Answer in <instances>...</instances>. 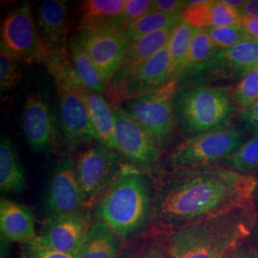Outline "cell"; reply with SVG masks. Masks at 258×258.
I'll return each instance as SVG.
<instances>
[{
    "mask_svg": "<svg viewBox=\"0 0 258 258\" xmlns=\"http://www.w3.org/2000/svg\"><path fill=\"white\" fill-rule=\"evenodd\" d=\"M257 185L256 176L220 165L169 169L157 181L150 218L171 233L249 203Z\"/></svg>",
    "mask_w": 258,
    "mask_h": 258,
    "instance_id": "obj_1",
    "label": "cell"
},
{
    "mask_svg": "<svg viewBox=\"0 0 258 258\" xmlns=\"http://www.w3.org/2000/svg\"><path fill=\"white\" fill-rule=\"evenodd\" d=\"M254 200L170 233L173 258H225L256 231Z\"/></svg>",
    "mask_w": 258,
    "mask_h": 258,
    "instance_id": "obj_2",
    "label": "cell"
},
{
    "mask_svg": "<svg viewBox=\"0 0 258 258\" xmlns=\"http://www.w3.org/2000/svg\"><path fill=\"white\" fill-rule=\"evenodd\" d=\"M152 197L141 170L126 166L98 200L96 219L125 239L146 227L151 217Z\"/></svg>",
    "mask_w": 258,
    "mask_h": 258,
    "instance_id": "obj_3",
    "label": "cell"
},
{
    "mask_svg": "<svg viewBox=\"0 0 258 258\" xmlns=\"http://www.w3.org/2000/svg\"><path fill=\"white\" fill-rule=\"evenodd\" d=\"M230 86L184 84L174 97L176 126L185 139L232 124L238 111Z\"/></svg>",
    "mask_w": 258,
    "mask_h": 258,
    "instance_id": "obj_4",
    "label": "cell"
},
{
    "mask_svg": "<svg viewBox=\"0 0 258 258\" xmlns=\"http://www.w3.org/2000/svg\"><path fill=\"white\" fill-rule=\"evenodd\" d=\"M246 142L245 130L233 124L214 129L184 142L166 158L169 169L220 165Z\"/></svg>",
    "mask_w": 258,
    "mask_h": 258,
    "instance_id": "obj_5",
    "label": "cell"
},
{
    "mask_svg": "<svg viewBox=\"0 0 258 258\" xmlns=\"http://www.w3.org/2000/svg\"><path fill=\"white\" fill-rule=\"evenodd\" d=\"M178 81L171 80L161 88L139 95L124 102L129 116L156 140L160 147L166 144L176 126L174 97Z\"/></svg>",
    "mask_w": 258,
    "mask_h": 258,
    "instance_id": "obj_6",
    "label": "cell"
},
{
    "mask_svg": "<svg viewBox=\"0 0 258 258\" xmlns=\"http://www.w3.org/2000/svg\"><path fill=\"white\" fill-rule=\"evenodd\" d=\"M1 49L26 64H45L49 52L33 17L30 2L11 11L1 24Z\"/></svg>",
    "mask_w": 258,
    "mask_h": 258,
    "instance_id": "obj_7",
    "label": "cell"
},
{
    "mask_svg": "<svg viewBox=\"0 0 258 258\" xmlns=\"http://www.w3.org/2000/svg\"><path fill=\"white\" fill-rule=\"evenodd\" d=\"M257 66L258 41L249 38L231 48L218 50L208 63L181 80L178 86L217 81L239 83Z\"/></svg>",
    "mask_w": 258,
    "mask_h": 258,
    "instance_id": "obj_8",
    "label": "cell"
},
{
    "mask_svg": "<svg viewBox=\"0 0 258 258\" xmlns=\"http://www.w3.org/2000/svg\"><path fill=\"white\" fill-rule=\"evenodd\" d=\"M121 155L102 145L88 148L76 164L79 182L83 189L86 209L96 205L102 194L120 176L125 166Z\"/></svg>",
    "mask_w": 258,
    "mask_h": 258,
    "instance_id": "obj_9",
    "label": "cell"
},
{
    "mask_svg": "<svg viewBox=\"0 0 258 258\" xmlns=\"http://www.w3.org/2000/svg\"><path fill=\"white\" fill-rule=\"evenodd\" d=\"M117 150L139 170L152 169L161 158L160 145L122 106H113Z\"/></svg>",
    "mask_w": 258,
    "mask_h": 258,
    "instance_id": "obj_10",
    "label": "cell"
},
{
    "mask_svg": "<svg viewBox=\"0 0 258 258\" xmlns=\"http://www.w3.org/2000/svg\"><path fill=\"white\" fill-rule=\"evenodd\" d=\"M74 37L108 85L131 44L125 32L118 28L81 29Z\"/></svg>",
    "mask_w": 258,
    "mask_h": 258,
    "instance_id": "obj_11",
    "label": "cell"
},
{
    "mask_svg": "<svg viewBox=\"0 0 258 258\" xmlns=\"http://www.w3.org/2000/svg\"><path fill=\"white\" fill-rule=\"evenodd\" d=\"M88 210L77 213L49 215L37 238L50 249L77 258L91 227Z\"/></svg>",
    "mask_w": 258,
    "mask_h": 258,
    "instance_id": "obj_12",
    "label": "cell"
},
{
    "mask_svg": "<svg viewBox=\"0 0 258 258\" xmlns=\"http://www.w3.org/2000/svg\"><path fill=\"white\" fill-rule=\"evenodd\" d=\"M58 98L61 127L65 138L72 146L98 141V135L80 86L65 82H55Z\"/></svg>",
    "mask_w": 258,
    "mask_h": 258,
    "instance_id": "obj_13",
    "label": "cell"
},
{
    "mask_svg": "<svg viewBox=\"0 0 258 258\" xmlns=\"http://www.w3.org/2000/svg\"><path fill=\"white\" fill-rule=\"evenodd\" d=\"M45 207L49 215L77 213L87 210L76 164L63 160L54 167L47 184Z\"/></svg>",
    "mask_w": 258,
    "mask_h": 258,
    "instance_id": "obj_14",
    "label": "cell"
},
{
    "mask_svg": "<svg viewBox=\"0 0 258 258\" xmlns=\"http://www.w3.org/2000/svg\"><path fill=\"white\" fill-rule=\"evenodd\" d=\"M22 129L28 145L37 152H45L55 146V118L42 93H30L22 111Z\"/></svg>",
    "mask_w": 258,
    "mask_h": 258,
    "instance_id": "obj_15",
    "label": "cell"
},
{
    "mask_svg": "<svg viewBox=\"0 0 258 258\" xmlns=\"http://www.w3.org/2000/svg\"><path fill=\"white\" fill-rule=\"evenodd\" d=\"M171 80V58L167 47H165L142 65L111 99L112 106H121L129 99L161 88Z\"/></svg>",
    "mask_w": 258,
    "mask_h": 258,
    "instance_id": "obj_16",
    "label": "cell"
},
{
    "mask_svg": "<svg viewBox=\"0 0 258 258\" xmlns=\"http://www.w3.org/2000/svg\"><path fill=\"white\" fill-rule=\"evenodd\" d=\"M175 27L167 28L148 37H143L135 42H131L118 71L107 85L105 93L110 100L138 71L142 65L167 46L168 40Z\"/></svg>",
    "mask_w": 258,
    "mask_h": 258,
    "instance_id": "obj_17",
    "label": "cell"
},
{
    "mask_svg": "<svg viewBox=\"0 0 258 258\" xmlns=\"http://www.w3.org/2000/svg\"><path fill=\"white\" fill-rule=\"evenodd\" d=\"M37 28L50 56L68 54L69 8L66 1L47 0L41 3L37 11Z\"/></svg>",
    "mask_w": 258,
    "mask_h": 258,
    "instance_id": "obj_18",
    "label": "cell"
},
{
    "mask_svg": "<svg viewBox=\"0 0 258 258\" xmlns=\"http://www.w3.org/2000/svg\"><path fill=\"white\" fill-rule=\"evenodd\" d=\"M184 19L195 28L212 29L239 25L242 14L231 9L222 0H188Z\"/></svg>",
    "mask_w": 258,
    "mask_h": 258,
    "instance_id": "obj_19",
    "label": "cell"
},
{
    "mask_svg": "<svg viewBox=\"0 0 258 258\" xmlns=\"http://www.w3.org/2000/svg\"><path fill=\"white\" fill-rule=\"evenodd\" d=\"M0 231L5 239L23 245L37 236L32 211L24 205L5 198L0 201Z\"/></svg>",
    "mask_w": 258,
    "mask_h": 258,
    "instance_id": "obj_20",
    "label": "cell"
},
{
    "mask_svg": "<svg viewBox=\"0 0 258 258\" xmlns=\"http://www.w3.org/2000/svg\"><path fill=\"white\" fill-rule=\"evenodd\" d=\"M89 111L93 126L98 135L100 145L111 150H117L115 139V117L113 106L102 95L88 90L84 85L80 87Z\"/></svg>",
    "mask_w": 258,
    "mask_h": 258,
    "instance_id": "obj_21",
    "label": "cell"
},
{
    "mask_svg": "<svg viewBox=\"0 0 258 258\" xmlns=\"http://www.w3.org/2000/svg\"><path fill=\"white\" fill-rule=\"evenodd\" d=\"M125 0H87L82 2L81 29L120 28ZM121 30V29H120Z\"/></svg>",
    "mask_w": 258,
    "mask_h": 258,
    "instance_id": "obj_22",
    "label": "cell"
},
{
    "mask_svg": "<svg viewBox=\"0 0 258 258\" xmlns=\"http://www.w3.org/2000/svg\"><path fill=\"white\" fill-rule=\"evenodd\" d=\"M120 239L110 227L96 219L77 258H117Z\"/></svg>",
    "mask_w": 258,
    "mask_h": 258,
    "instance_id": "obj_23",
    "label": "cell"
},
{
    "mask_svg": "<svg viewBox=\"0 0 258 258\" xmlns=\"http://www.w3.org/2000/svg\"><path fill=\"white\" fill-rule=\"evenodd\" d=\"M25 186V173L11 139L3 135L0 141V189L19 192Z\"/></svg>",
    "mask_w": 258,
    "mask_h": 258,
    "instance_id": "obj_24",
    "label": "cell"
},
{
    "mask_svg": "<svg viewBox=\"0 0 258 258\" xmlns=\"http://www.w3.org/2000/svg\"><path fill=\"white\" fill-rule=\"evenodd\" d=\"M68 53L75 71L83 85L88 90L100 95L106 92L107 84L104 82L100 71L75 37L68 41Z\"/></svg>",
    "mask_w": 258,
    "mask_h": 258,
    "instance_id": "obj_25",
    "label": "cell"
},
{
    "mask_svg": "<svg viewBox=\"0 0 258 258\" xmlns=\"http://www.w3.org/2000/svg\"><path fill=\"white\" fill-rule=\"evenodd\" d=\"M184 20V13L163 14L149 12L144 17L130 23L125 29V35L130 42H135L143 37L155 34L167 28L175 27Z\"/></svg>",
    "mask_w": 258,
    "mask_h": 258,
    "instance_id": "obj_26",
    "label": "cell"
},
{
    "mask_svg": "<svg viewBox=\"0 0 258 258\" xmlns=\"http://www.w3.org/2000/svg\"><path fill=\"white\" fill-rule=\"evenodd\" d=\"M218 49L213 43L207 29L196 28L184 68L178 79V83L194 71L208 63Z\"/></svg>",
    "mask_w": 258,
    "mask_h": 258,
    "instance_id": "obj_27",
    "label": "cell"
},
{
    "mask_svg": "<svg viewBox=\"0 0 258 258\" xmlns=\"http://www.w3.org/2000/svg\"><path fill=\"white\" fill-rule=\"evenodd\" d=\"M196 28L183 20L173 30L167 43L172 65V79H179L184 68Z\"/></svg>",
    "mask_w": 258,
    "mask_h": 258,
    "instance_id": "obj_28",
    "label": "cell"
},
{
    "mask_svg": "<svg viewBox=\"0 0 258 258\" xmlns=\"http://www.w3.org/2000/svg\"><path fill=\"white\" fill-rule=\"evenodd\" d=\"M220 166L244 174L254 175L258 171V133L247 140L231 156L221 163Z\"/></svg>",
    "mask_w": 258,
    "mask_h": 258,
    "instance_id": "obj_29",
    "label": "cell"
},
{
    "mask_svg": "<svg viewBox=\"0 0 258 258\" xmlns=\"http://www.w3.org/2000/svg\"><path fill=\"white\" fill-rule=\"evenodd\" d=\"M232 101L238 114L258 101V70H254L232 89Z\"/></svg>",
    "mask_w": 258,
    "mask_h": 258,
    "instance_id": "obj_30",
    "label": "cell"
},
{
    "mask_svg": "<svg viewBox=\"0 0 258 258\" xmlns=\"http://www.w3.org/2000/svg\"><path fill=\"white\" fill-rule=\"evenodd\" d=\"M17 57L0 49V91L8 92L15 88L22 79L21 64Z\"/></svg>",
    "mask_w": 258,
    "mask_h": 258,
    "instance_id": "obj_31",
    "label": "cell"
},
{
    "mask_svg": "<svg viewBox=\"0 0 258 258\" xmlns=\"http://www.w3.org/2000/svg\"><path fill=\"white\" fill-rule=\"evenodd\" d=\"M207 30L213 43L218 50L231 48L249 38L241 24L229 27L212 28Z\"/></svg>",
    "mask_w": 258,
    "mask_h": 258,
    "instance_id": "obj_32",
    "label": "cell"
},
{
    "mask_svg": "<svg viewBox=\"0 0 258 258\" xmlns=\"http://www.w3.org/2000/svg\"><path fill=\"white\" fill-rule=\"evenodd\" d=\"M153 5L151 0H125L120 19V28L125 31L130 23L148 14Z\"/></svg>",
    "mask_w": 258,
    "mask_h": 258,
    "instance_id": "obj_33",
    "label": "cell"
},
{
    "mask_svg": "<svg viewBox=\"0 0 258 258\" xmlns=\"http://www.w3.org/2000/svg\"><path fill=\"white\" fill-rule=\"evenodd\" d=\"M21 258H75L69 254L50 249L41 244L37 237L23 245Z\"/></svg>",
    "mask_w": 258,
    "mask_h": 258,
    "instance_id": "obj_34",
    "label": "cell"
},
{
    "mask_svg": "<svg viewBox=\"0 0 258 258\" xmlns=\"http://www.w3.org/2000/svg\"><path fill=\"white\" fill-rule=\"evenodd\" d=\"M237 117L244 130L253 134L258 133V101L246 110L240 112Z\"/></svg>",
    "mask_w": 258,
    "mask_h": 258,
    "instance_id": "obj_35",
    "label": "cell"
},
{
    "mask_svg": "<svg viewBox=\"0 0 258 258\" xmlns=\"http://www.w3.org/2000/svg\"><path fill=\"white\" fill-rule=\"evenodd\" d=\"M188 7V0H155L150 12H158L163 14H176L184 12Z\"/></svg>",
    "mask_w": 258,
    "mask_h": 258,
    "instance_id": "obj_36",
    "label": "cell"
},
{
    "mask_svg": "<svg viewBox=\"0 0 258 258\" xmlns=\"http://www.w3.org/2000/svg\"><path fill=\"white\" fill-rule=\"evenodd\" d=\"M257 250V242L256 239L249 238L244 243H242L237 248L233 249L225 258H255Z\"/></svg>",
    "mask_w": 258,
    "mask_h": 258,
    "instance_id": "obj_37",
    "label": "cell"
},
{
    "mask_svg": "<svg viewBox=\"0 0 258 258\" xmlns=\"http://www.w3.org/2000/svg\"><path fill=\"white\" fill-rule=\"evenodd\" d=\"M141 258H173L168 247L160 243H150L143 249Z\"/></svg>",
    "mask_w": 258,
    "mask_h": 258,
    "instance_id": "obj_38",
    "label": "cell"
},
{
    "mask_svg": "<svg viewBox=\"0 0 258 258\" xmlns=\"http://www.w3.org/2000/svg\"><path fill=\"white\" fill-rule=\"evenodd\" d=\"M241 25L246 31L249 38L258 41V19L243 16Z\"/></svg>",
    "mask_w": 258,
    "mask_h": 258,
    "instance_id": "obj_39",
    "label": "cell"
},
{
    "mask_svg": "<svg viewBox=\"0 0 258 258\" xmlns=\"http://www.w3.org/2000/svg\"><path fill=\"white\" fill-rule=\"evenodd\" d=\"M241 14L244 17L258 19V0H247Z\"/></svg>",
    "mask_w": 258,
    "mask_h": 258,
    "instance_id": "obj_40",
    "label": "cell"
},
{
    "mask_svg": "<svg viewBox=\"0 0 258 258\" xmlns=\"http://www.w3.org/2000/svg\"><path fill=\"white\" fill-rule=\"evenodd\" d=\"M142 252L143 249H138L137 248H123L120 249L117 258H141Z\"/></svg>",
    "mask_w": 258,
    "mask_h": 258,
    "instance_id": "obj_41",
    "label": "cell"
},
{
    "mask_svg": "<svg viewBox=\"0 0 258 258\" xmlns=\"http://www.w3.org/2000/svg\"><path fill=\"white\" fill-rule=\"evenodd\" d=\"M222 1L226 5L231 7V9L235 10L239 13H241V11H242L245 3H246V0H222Z\"/></svg>",
    "mask_w": 258,
    "mask_h": 258,
    "instance_id": "obj_42",
    "label": "cell"
},
{
    "mask_svg": "<svg viewBox=\"0 0 258 258\" xmlns=\"http://www.w3.org/2000/svg\"><path fill=\"white\" fill-rule=\"evenodd\" d=\"M253 200H254V205H255V208H256V211H257L258 213V185L257 188H256V190H255V194H254ZM254 234H255V235H257L258 236V224L257 228H256V231H255V232H254Z\"/></svg>",
    "mask_w": 258,
    "mask_h": 258,
    "instance_id": "obj_43",
    "label": "cell"
},
{
    "mask_svg": "<svg viewBox=\"0 0 258 258\" xmlns=\"http://www.w3.org/2000/svg\"><path fill=\"white\" fill-rule=\"evenodd\" d=\"M254 235V238L256 239V242H257V250H256V254H255V258H258V236L257 235H255V234H253Z\"/></svg>",
    "mask_w": 258,
    "mask_h": 258,
    "instance_id": "obj_44",
    "label": "cell"
},
{
    "mask_svg": "<svg viewBox=\"0 0 258 258\" xmlns=\"http://www.w3.org/2000/svg\"><path fill=\"white\" fill-rule=\"evenodd\" d=\"M256 70H258V66H257V69H256Z\"/></svg>",
    "mask_w": 258,
    "mask_h": 258,
    "instance_id": "obj_45",
    "label": "cell"
}]
</instances>
